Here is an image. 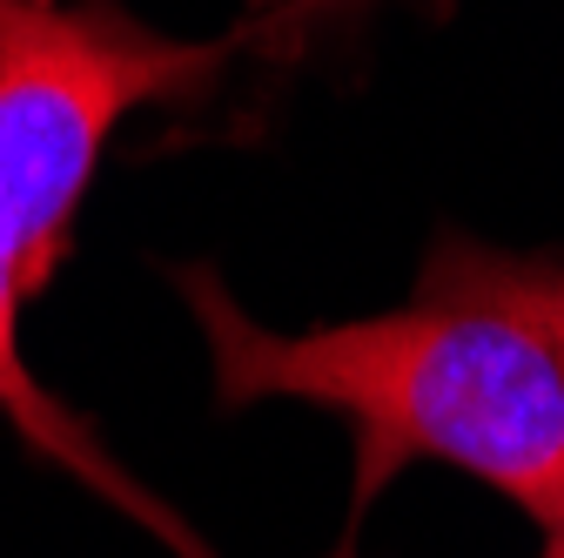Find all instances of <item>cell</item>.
I'll return each mask as SVG.
<instances>
[{"label":"cell","mask_w":564,"mask_h":558,"mask_svg":"<svg viewBox=\"0 0 564 558\" xmlns=\"http://www.w3.org/2000/svg\"><path fill=\"white\" fill-rule=\"evenodd\" d=\"M329 558H357V545H336V551H329Z\"/></svg>","instance_id":"cell-7"},{"label":"cell","mask_w":564,"mask_h":558,"mask_svg":"<svg viewBox=\"0 0 564 558\" xmlns=\"http://www.w3.org/2000/svg\"><path fill=\"white\" fill-rule=\"evenodd\" d=\"M538 558H564V532H544V551Z\"/></svg>","instance_id":"cell-6"},{"label":"cell","mask_w":564,"mask_h":558,"mask_svg":"<svg viewBox=\"0 0 564 558\" xmlns=\"http://www.w3.org/2000/svg\"><path fill=\"white\" fill-rule=\"evenodd\" d=\"M323 8H343V0H290V21H310V14H323Z\"/></svg>","instance_id":"cell-5"},{"label":"cell","mask_w":564,"mask_h":558,"mask_svg":"<svg viewBox=\"0 0 564 558\" xmlns=\"http://www.w3.org/2000/svg\"><path fill=\"white\" fill-rule=\"evenodd\" d=\"M28 297H34V283L28 276H14L8 262H0V417L34 444V451H47L54 464H67L82 484H95L101 498H115L128 518H141L155 538H169L175 551H188V558H202V545L188 538V525H175L141 484L95 444V431L82 425L75 410H67L41 377H34V364H28V351H21V310H28Z\"/></svg>","instance_id":"cell-3"},{"label":"cell","mask_w":564,"mask_h":558,"mask_svg":"<svg viewBox=\"0 0 564 558\" xmlns=\"http://www.w3.org/2000/svg\"><path fill=\"white\" fill-rule=\"evenodd\" d=\"M229 41H175L149 21L54 0H0V262L41 290L108 135L149 101L188 95Z\"/></svg>","instance_id":"cell-2"},{"label":"cell","mask_w":564,"mask_h":558,"mask_svg":"<svg viewBox=\"0 0 564 558\" xmlns=\"http://www.w3.org/2000/svg\"><path fill=\"white\" fill-rule=\"evenodd\" d=\"M431 269H444L451 283L505 303L511 316H524L564 371V256H518V249H490L470 236H444L431 249Z\"/></svg>","instance_id":"cell-4"},{"label":"cell","mask_w":564,"mask_h":558,"mask_svg":"<svg viewBox=\"0 0 564 558\" xmlns=\"http://www.w3.org/2000/svg\"><path fill=\"white\" fill-rule=\"evenodd\" d=\"M182 297L229 410L316 404L357 431V512L377 505L403 464H451L544 532H564V371L505 303L431 262L397 310L316 330L256 323L208 269L182 276Z\"/></svg>","instance_id":"cell-1"}]
</instances>
